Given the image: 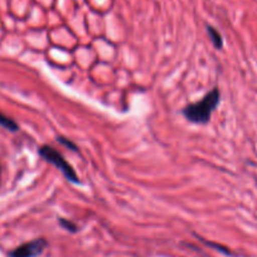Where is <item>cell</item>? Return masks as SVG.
I'll return each mask as SVG.
<instances>
[{"mask_svg": "<svg viewBox=\"0 0 257 257\" xmlns=\"http://www.w3.org/2000/svg\"><path fill=\"white\" fill-rule=\"evenodd\" d=\"M221 101V92L218 88H213L204 95L201 101L189 103L183 108L182 113L188 121L194 123H207L211 120L212 113Z\"/></svg>", "mask_w": 257, "mask_h": 257, "instance_id": "obj_1", "label": "cell"}, {"mask_svg": "<svg viewBox=\"0 0 257 257\" xmlns=\"http://www.w3.org/2000/svg\"><path fill=\"white\" fill-rule=\"evenodd\" d=\"M38 154L41 155L47 163H49V164L56 167L58 170H61V173L64 175V178H66L68 182L75 183V184H80V178H78L77 173L75 172L72 165H71L67 160L64 159V157L58 152V150L49 147V145H43V147L39 148Z\"/></svg>", "mask_w": 257, "mask_h": 257, "instance_id": "obj_2", "label": "cell"}, {"mask_svg": "<svg viewBox=\"0 0 257 257\" xmlns=\"http://www.w3.org/2000/svg\"><path fill=\"white\" fill-rule=\"evenodd\" d=\"M48 246V242L44 238H36L33 241L21 244L13 251L9 252V257H38L43 253Z\"/></svg>", "mask_w": 257, "mask_h": 257, "instance_id": "obj_3", "label": "cell"}, {"mask_svg": "<svg viewBox=\"0 0 257 257\" xmlns=\"http://www.w3.org/2000/svg\"><path fill=\"white\" fill-rule=\"evenodd\" d=\"M0 126L8 132L12 133H17L19 132V125L13 120V118L8 117L7 115H4L3 112H0Z\"/></svg>", "mask_w": 257, "mask_h": 257, "instance_id": "obj_4", "label": "cell"}, {"mask_svg": "<svg viewBox=\"0 0 257 257\" xmlns=\"http://www.w3.org/2000/svg\"><path fill=\"white\" fill-rule=\"evenodd\" d=\"M207 32H208L209 38H211L213 46L216 47L217 49H221L222 47H223V38H222L221 33L212 26H207Z\"/></svg>", "mask_w": 257, "mask_h": 257, "instance_id": "obj_5", "label": "cell"}, {"mask_svg": "<svg viewBox=\"0 0 257 257\" xmlns=\"http://www.w3.org/2000/svg\"><path fill=\"white\" fill-rule=\"evenodd\" d=\"M58 222H59V226L62 227V228H64L66 231L71 232V233H76V232L78 231V227L77 224L73 223L72 221H70V219H66V218H58Z\"/></svg>", "mask_w": 257, "mask_h": 257, "instance_id": "obj_6", "label": "cell"}, {"mask_svg": "<svg viewBox=\"0 0 257 257\" xmlns=\"http://www.w3.org/2000/svg\"><path fill=\"white\" fill-rule=\"evenodd\" d=\"M57 142H59V143H61L62 145H63V147L68 148V149L72 150V152H76V153L80 152V149H78V148H77V145H76L75 143L71 142L70 139H67V138L58 137V138H57Z\"/></svg>", "mask_w": 257, "mask_h": 257, "instance_id": "obj_7", "label": "cell"}, {"mask_svg": "<svg viewBox=\"0 0 257 257\" xmlns=\"http://www.w3.org/2000/svg\"><path fill=\"white\" fill-rule=\"evenodd\" d=\"M202 241L204 242V243L207 244V246H209V247H212V248H214V249H217V251H219V252H222V253H224V254H227V256H233V254H232V252L229 251L228 248H227V247H223V246H221V244H217V243H213V242H209V241H206V239H203V238H201Z\"/></svg>", "mask_w": 257, "mask_h": 257, "instance_id": "obj_8", "label": "cell"}, {"mask_svg": "<svg viewBox=\"0 0 257 257\" xmlns=\"http://www.w3.org/2000/svg\"><path fill=\"white\" fill-rule=\"evenodd\" d=\"M0 175H2V168H0Z\"/></svg>", "mask_w": 257, "mask_h": 257, "instance_id": "obj_9", "label": "cell"}]
</instances>
